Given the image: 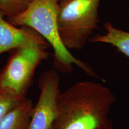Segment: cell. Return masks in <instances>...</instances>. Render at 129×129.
Returning <instances> with one entry per match:
<instances>
[{
	"mask_svg": "<svg viewBox=\"0 0 129 129\" xmlns=\"http://www.w3.org/2000/svg\"><path fill=\"white\" fill-rule=\"evenodd\" d=\"M115 95L101 83L81 81L60 93L50 129H113Z\"/></svg>",
	"mask_w": 129,
	"mask_h": 129,
	"instance_id": "1",
	"label": "cell"
},
{
	"mask_svg": "<svg viewBox=\"0 0 129 129\" xmlns=\"http://www.w3.org/2000/svg\"><path fill=\"white\" fill-rule=\"evenodd\" d=\"M60 0H32L23 12L7 17L8 22L16 26L33 29L47 41L54 50V66L64 73L72 71L75 64L90 76L101 79L87 63L79 60L63 46L57 30V16Z\"/></svg>",
	"mask_w": 129,
	"mask_h": 129,
	"instance_id": "2",
	"label": "cell"
},
{
	"mask_svg": "<svg viewBox=\"0 0 129 129\" xmlns=\"http://www.w3.org/2000/svg\"><path fill=\"white\" fill-rule=\"evenodd\" d=\"M101 0H60L57 24L59 37L68 50H80L99 23Z\"/></svg>",
	"mask_w": 129,
	"mask_h": 129,
	"instance_id": "3",
	"label": "cell"
},
{
	"mask_svg": "<svg viewBox=\"0 0 129 129\" xmlns=\"http://www.w3.org/2000/svg\"><path fill=\"white\" fill-rule=\"evenodd\" d=\"M47 46L33 45L14 50L0 72V93L19 99L26 98L37 67L48 57Z\"/></svg>",
	"mask_w": 129,
	"mask_h": 129,
	"instance_id": "4",
	"label": "cell"
},
{
	"mask_svg": "<svg viewBox=\"0 0 129 129\" xmlns=\"http://www.w3.org/2000/svg\"><path fill=\"white\" fill-rule=\"evenodd\" d=\"M59 84L60 77L55 69H48L40 75L39 98L32 108L28 129L51 128L60 93Z\"/></svg>",
	"mask_w": 129,
	"mask_h": 129,
	"instance_id": "5",
	"label": "cell"
},
{
	"mask_svg": "<svg viewBox=\"0 0 129 129\" xmlns=\"http://www.w3.org/2000/svg\"><path fill=\"white\" fill-rule=\"evenodd\" d=\"M0 12V55L16 48L33 45L49 47L47 41L33 29L26 26L20 28L5 20Z\"/></svg>",
	"mask_w": 129,
	"mask_h": 129,
	"instance_id": "6",
	"label": "cell"
},
{
	"mask_svg": "<svg viewBox=\"0 0 129 129\" xmlns=\"http://www.w3.org/2000/svg\"><path fill=\"white\" fill-rule=\"evenodd\" d=\"M33 104L25 98L0 121V129H28Z\"/></svg>",
	"mask_w": 129,
	"mask_h": 129,
	"instance_id": "7",
	"label": "cell"
},
{
	"mask_svg": "<svg viewBox=\"0 0 129 129\" xmlns=\"http://www.w3.org/2000/svg\"><path fill=\"white\" fill-rule=\"evenodd\" d=\"M106 33L90 37V43H103L112 45L120 52L129 57V32L114 27L111 23L104 25Z\"/></svg>",
	"mask_w": 129,
	"mask_h": 129,
	"instance_id": "8",
	"label": "cell"
},
{
	"mask_svg": "<svg viewBox=\"0 0 129 129\" xmlns=\"http://www.w3.org/2000/svg\"><path fill=\"white\" fill-rule=\"evenodd\" d=\"M32 0H0V12L4 16L17 15L28 7Z\"/></svg>",
	"mask_w": 129,
	"mask_h": 129,
	"instance_id": "9",
	"label": "cell"
},
{
	"mask_svg": "<svg viewBox=\"0 0 129 129\" xmlns=\"http://www.w3.org/2000/svg\"><path fill=\"white\" fill-rule=\"evenodd\" d=\"M23 99H19L0 93V121L8 112Z\"/></svg>",
	"mask_w": 129,
	"mask_h": 129,
	"instance_id": "10",
	"label": "cell"
}]
</instances>
